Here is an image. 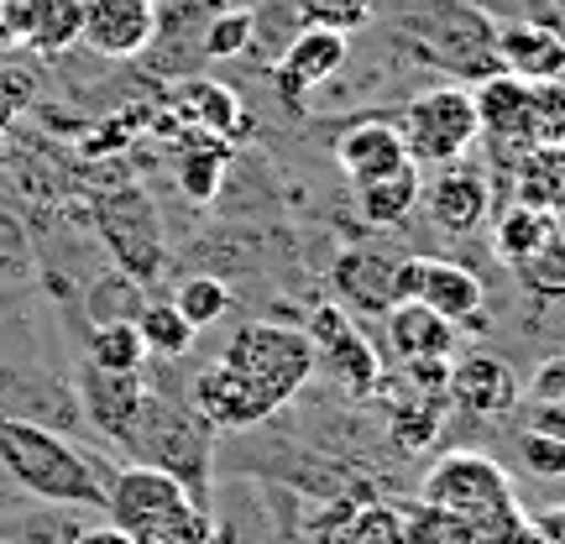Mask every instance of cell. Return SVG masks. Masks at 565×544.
I'll list each match as a JSON object with an SVG mask.
<instances>
[{
  "mask_svg": "<svg viewBox=\"0 0 565 544\" xmlns=\"http://www.w3.org/2000/svg\"><path fill=\"white\" fill-rule=\"evenodd\" d=\"M141 398H147V377L141 372H105V366H79L74 377V404L84 414V429L100 435L105 445H116L131 435V424L141 414Z\"/></svg>",
  "mask_w": 565,
  "mask_h": 544,
  "instance_id": "cell-11",
  "label": "cell"
},
{
  "mask_svg": "<svg viewBox=\"0 0 565 544\" xmlns=\"http://www.w3.org/2000/svg\"><path fill=\"white\" fill-rule=\"evenodd\" d=\"M324 544H404V508L383 498H362L335 519Z\"/></svg>",
  "mask_w": 565,
  "mask_h": 544,
  "instance_id": "cell-25",
  "label": "cell"
},
{
  "mask_svg": "<svg viewBox=\"0 0 565 544\" xmlns=\"http://www.w3.org/2000/svg\"><path fill=\"white\" fill-rule=\"evenodd\" d=\"M383 387H393V398H387V435L404 445V450H429L445 429L450 393H424V387L393 383L387 372H383Z\"/></svg>",
  "mask_w": 565,
  "mask_h": 544,
  "instance_id": "cell-20",
  "label": "cell"
},
{
  "mask_svg": "<svg viewBox=\"0 0 565 544\" xmlns=\"http://www.w3.org/2000/svg\"><path fill=\"white\" fill-rule=\"evenodd\" d=\"M189 126H200V131H210V137L242 141L252 121H246V110H242V100H236L231 84L200 79L194 89H189Z\"/></svg>",
  "mask_w": 565,
  "mask_h": 544,
  "instance_id": "cell-27",
  "label": "cell"
},
{
  "mask_svg": "<svg viewBox=\"0 0 565 544\" xmlns=\"http://www.w3.org/2000/svg\"><path fill=\"white\" fill-rule=\"evenodd\" d=\"M294 11L303 17V26H335V32H356L372 21V0H294Z\"/></svg>",
  "mask_w": 565,
  "mask_h": 544,
  "instance_id": "cell-34",
  "label": "cell"
},
{
  "mask_svg": "<svg viewBox=\"0 0 565 544\" xmlns=\"http://www.w3.org/2000/svg\"><path fill=\"white\" fill-rule=\"evenodd\" d=\"M534 529H540V540L545 544H565V503H550L540 519H534Z\"/></svg>",
  "mask_w": 565,
  "mask_h": 544,
  "instance_id": "cell-41",
  "label": "cell"
},
{
  "mask_svg": "<svg viewBox=\"0 0 565 544\" xmlns=\"http://www.w3.org/2000/svg\"><path fill=\"white\" fill-rule=\"evenodd\" d=\"M529 398H565V356H550V362L529 377Z\"/></svg>",
  "mask_w": 565,
  "mask_h": 544,
  "instance_id": "cell-39",
  "label": "cell"
},
{
  "mask_svg": "<svg viewBox=\"0 0 565 544\" xmlns=\"http://www.w3.org/2000/svg\"><path fill=\"white\" fill-rule=\"evenodd\" d=\"M424 215L435 221V231L445 236H471L487 225V210H492V179L482 173V162L471 158H456V162H440L435 179L424 183Z\"/></svg>",
  "mask_w": 565,
  "mask_h": 544,
  "instance_id": "cell-10",
  "label": "cell"
},
{
  "mask_svg": "<svg viewBox=\"0 0 565 544\" xmlns=\"http://www.w3.org/2000/svg\"><path fill=\"white\" fill-rule=\"evenodd\" d=\"M519 404H524V387L503 356L471 351L461 362H450V408H461L471 419H503Z\"/></svg>",
  "mask_w": 565,
  "mask_h": 544,
  "instance_id": "cell-13",
  "label": "cell"
},
{
  "mask_svg": "<svg viewBox=\"0 0 565 544\" xmlns=\"http://www.w3.org/2000/svg\"><path fill=\"white\" fill-rule=\"evenodd\" d=\"M252 38H257L252 11H221L204 26V58H242V53H252Z\"/></svg>",
  "mask_w": 565,
  "mask_h": 544,
  "instance_id": "cell-33",
  "label": "cell"
},
{
  "mask_svg": "<svg viewBox=\"0 0 565 544\" xmlns=\"http://www.w3.org/2000/svg\"><path fill=\"white\" fill-rule=\"evenodd\" d=\"M0 544H6V540H0Z\"/></svg>",
  "mask_w": 565,
  "mask_h": 544,
  "instance_id": "cell-43",
  "label": "cell"
},
{
  "mask_svg": "<svg viewBox=\"0 0 565 544\" xmlns=\"http://www.w3.org/2000/svg\"><path fill=\"white\" fill-rule=\"evenodd\" d=\"M303 335H309V351H315V372L330 377V383L341 387L345 398H377V387H383V356H377V345L372 335L362 330V320L341 309L335 299H324L309 309V320H303Z\"/></svg>",
  "mask_w": 565,
  "mask_h": 544,
  "instance_id": "cell-6",
  "label": "cell"
},
{
  "mask_svg": "<svg viewBox=\"0 0 565 544\" xmlns=\"http://www.w3.org/2000/svg\"><path fill=\"white\" fill-rule=\"evenodd\" d=\"M477 529L445 513V508H429V503H414L404 508V544H471Z\"/></svg>",
  "mask_w": 565,
  "mask_h": 544,
  "instance_id": "cell-31",
  "label": "cell"
},
{
  "mask_svg": "<svg viewBox=\"0 0 565 544\" xmlns=\"http://www.w3.org/2000/svg\"><path fill=\"white\" fill-rule=\"evenodd\" d=\"M419 194H424V179H419V162L404 158L393 173L383 179H366V183H351V200H356V215L377 231H393L404 225L414 210H419Z\"/></svg>",
  "mask_w": 565,
  "mask_h": 544,
  "instance_id": "cell-21",
  "label": "cell"
},
{
  "mask_svg": "<svg viewBox=\"0 0 565 544\" xmlns=\"http://www.w3.org/2000/svg\"><path fill=\"white\" fill-rule=\"evenodd\" d=\"M414 299H419L424 309H435L440 320H450L456 330H487V288H482V278L461 263L424 257L419 294H414Z\"/></svg>",
  "mask_w": 565,
  "mask_h": 544,
  "instance_id": "cell-16",
  "label": "cell"
},
{
  "mask_svg": "<svg viewBox=\"0 0 565 544\" xmlns=\"http://www.w3.org/2000/svg\"><path fill=\"white\" fill-rule=\"evenodd\" d=\"M513 200L561 221L565 215V141H534L529 152L513 158Z\"/></svg>",
  "mask_w": 565,
  "mask_h": 544,
  "instance_id": "cell-22",
  "label": "cell"
},
{
  "mask_svg": "<svg viewBox=\"0 0 565 544\" xmlns=\"http://www.w3.org/2000/svg\"><path fill=\"white\" fill-rule=\"evenodd\" d=\"M6 309H11V299H6V294H0V314H6Z\"/></svg>",
  "mask_w": 565,
  "mask_h": 544,
  "instance_id": "cell-42",
  "label": "cell"
},
{
  "mask_svg": "<svg viewBox=\"0 0 565 544\" xmlns=\"http://www.w3.org/2000/svg\"><path fill=\"white\" fill-rule=\"evenodd\" d=\"M68 544H131V534H121L110 519H100V524H84Z\"/></svg>",
  "mask_w": 565,
  "mask_h": 544,
  "instance_id": "cell-40",
  "label": "cell"
},
{
  "mask_svg": "<svg viewBox=\"0 0 565 544\" xmlns=\"http://www.w3.org/2000/svg\"><path fill=\"white\" fill-rule=\"evenodd\" d=\"M398 137H404V152L419 168H440V162L466 158L482 141L471 89H461V84H429V89H419L404 105V116H398Z\"/></svg>",
  "mask_w": 565,
  "mask_h": 544,
  "instance_id": "cell-7",
  "label": "cell"
},
{
  "mask_svg": "<svg viewBox=\"0 0 565 544\" xmlns=\"http://www.w3.org/2000/svg\"><path fill=\"white\" fill-rule=\"evenodd\" d=\"M100 513L131 534V544H215L210 503L158 466H116Z\"/></svg>",
  "mask_w": 565,
  "mask_h": 544,
  "instance_id": "cell-3",
  "label": "cell"
},
{
  "mask_svg": "<svg viewBox=\"0 0 565 544\" xmlns=\"http://www.w3.org/2000/svg\"><path fill=\"white\" fill-rule=\"evenodd\" d=\"M534 126L540 141H565V74L534 84Z\"/></svg>",
  "mask_w": 565,
  "mask_h": 544,
  "instance_id": "cell-36",
  "label": "cell"
},
{
  "mask_svg": "<svg viewBox=\"0 0 565 544\" xmlns=\"http://www.w3.org/2000/svg\"><path fill=\"white\" fill-rule=\"evenodd\" d=\"M524 429L550 435V440H565V398H529Z\"/></svg>",
  "mask_w": 565,
  "mask_h": 544,
  "instance_id": "cell-38",
  "label": "cell"
},
{
  "mask_svg": "<svg viewBox=\"0 0 565 544\" xmlns=\"http://www.w3.org/2000/svg\"><path fill=\"white\" fill-rule=\"evenodd\" d=\"M0 471L26 498L58 508H84V513H100L105 487L116 477L110 461L84 456L79 445L63 440L53 424L21 419V414H0Z\"/></svg>",
  "mask_w": 565,
  "mask_h": 544,
  "instance_id": "cell-2",
  "label": "cell"
},
{
  "mask_svg": "<svg viewBox=\"0 0 565 544\" xmlns=\"http://www.w3.org/2000/svg\"><path fill=\"white\" fill-rule=\"evenodd\" d=\"M84 26V0H32V21H26V42L32 47H68L79 42Z\"/></svg>",
  "mask_w": 565,
  "mask_h": 544,
  "instance_id": "cell-29",
  "label": "cell"
},
{
  "mask_svg": "<svg viewBox=\"0 0 565 544\" xmlns=\"http://www.w3.org/2000/svg\"><path fill=\"white\" fill-rule=\"evenodd\" d=\"M419 503L445 508L471 529L503 524L513 513H524L508 466L492 461L487 450H445V456H435L429 471L419 477Z\"/></svg>",
  "mask_w": 565,
  "mask_h": 544,
  "instance_id": "cell-5",
  "label": "cell"
},
{
  "mask_svg": "<svg viewBox=\"0 0 565 544\" xmlns=\"http://www.w3.org/2000/svg\"><path fill=\"white\" fill-rule=\"evenodd\" d=\"M330 294L356 320L362 314L383 320L387 309H393V257L372 252V246H345L341 257H335V267H330Z\"/></svg>",
  "mask_w": 565,
  "mask_h": 544,
  "instance_id": "cell-17",
  "label": "cell"
},
{
  "mask_svg": "<svg viewBox=\"0 0 565 544\" xmlns=\"http://www.w3.org/2000/svg\"><path fill=\"white\" fill-rule=\"evenodd\" d=\"M95 231H100L105 252L116 257V267L131 273L137 282H152L162 273V263H168L162 221L137 183H121V189H110V194L95 200Z\"/></svg>",
  "mask_w": 565,
  "mask_h": 544,
  "instance_id": "cell-8",
  "label": "cell"
},
{
  "mask_svg": "<svg viewBox=\"0 0 565 544\" xmlns=\"http://www.w3.org/2000/svg\"><path fill=\"white\" fill-rule=\"evenodd\" d=\"M404 137H398V121H356L345 126L341 141H335V162H341L345 183H366L383 179L404 162Z\"/></svg>",
  "mask_w": 565,
  "mask_h": 544,
  "instance_id": "cell-18",
  "label": "cell"
},
{
  "mask_svg": "<svg viewBox=\"0 0 565 544\" xmlns=\"http://www.w3.org/2000/svg\"><path fill=\"white\" fill-rule=\"evenodd\" d=\"M215 424L204 419L189 393H168V387L147 383L141 414L131 424V435L121 440V456L137 466H158L168 477H179L194 498L210 503V461H215Z\"/></svg>",
  "mask_w": 565,
  "mask_h": 544,
  "instance_id": "cell-4",
  "label": "cell"
},
{
  "mask_svg": "<svg viewBox=\"0 0 565 544\" xmlns=\"http://www.w3.org/2000/svg\"><path fill=\"white\" fill-rule=\"evenodd\" d=\"M387 324V351L398 356V362H424V356H450L456 341H461V330L450 320H440L435 309H424L419 299L408 303H393L383 314Z\"/></svg>",
  "mask_w": 565,
  "mask_h": 544,
  "instance_id": "cell-19",
  "label": "cell"
},
{
  "mask_svg": "<svg viewBox=\"0 0 565 544\" xmlns=\"http://www.w3.org/2000/svg\"><path fill=\"white\" fill-rule=\"evenodd\" d=\"M492 58L513 79H561L565 74V32L545 21H503L492 26Z\"/></svg>",
  "mask_w": 565,
  "mask_h": 544,
  "instance_id": "cell-15",
  "label": "cell"
},
{
  "mask_svg": "<svg viewBox=\"0 0 565 544\" xmlns=\"http://www.w3.org/2000/svg\"><path fill=\"white\" fill-rule=\"evenodd\" d=\"M309 377H315L309 335L278 320H252L225 341L215 362L194 372L189 398L215 424V435H231V429L267 424L278 408L299 398Z\"/></svg>",
  "mask_w": 565,
  "mask_h": 544,
  "instance_id": "cell-1",
  "label": "cell"
},
{
  "mask_svg": "<svg viewBox=\"0 0 565 544\" xmlns=\"http://www.w3.org/2000/svg\"><path fill=\"white\" fill-rule=\"evenodd\" d=\"M137 335L141 345H147V356H158V362H179V356H189L194 351V324L183 320L179 309L168 299H152L137 309Z\"/></svg>",
  "mask_w": 565,
  "mask_h": 544,
  "instance_id": "cell-26",
  "label": "cell"
},
{
  "mask_svg": "<svg viewBox=\"0 0 565 544\" xmlns=\"http://www.w3.org/2000/svg\"><path fill=\"white\" fill-rule=\"evenodd\" d=\"M84 362L105 366V372H141V366H147V345H141V335H137V320L89 324V335H84Z\"/></svg>",
  "mask_w": 565,
  "mask_h": 544,
  "instance_id": "cell-28",
  "label": "cell"
},
{
  "mask_svg": "<svg viewBox=\"0 0 565 544\" xmlns=\"http://www.w3.org/2000/svg\"><path fill=\"white\" fill-rule=\"evenodd\" d=\"M225 168H231V141L210 137V131H200V126H189L183 141L173 147V179H179V189L194 204H210L215 194H221Z\"/></svg>",
  "mask_w": 565,
  "mask_h": 544,
  "instance_id": "cell-23",
  "label": "cell"
},
{
  "mask_svg": "<svg viewBox=\"0 0 565 544\" xmlns=\"http://www.w3.org/2000/svg\"><path fill=\"white\" fill-rule=\"evenodd\" d=\"M137 309H141V282L131 278V273H121V267L89 288V314H95V324H105V320H137Z\"/></svg>",
  "mask_w": 565,
  "mask_h": 544,
  "instance_id": "cell-32",
  "label": "cell"
},
{
  "mask_svg": "<svg viewBox=\"0 0 565 544\" xmlns=\"http://www.w3.org/2000/svg\"><path fill=\"white\" fill-rule=\"evenodd\" d=\"M471 544H545L540 540V529H534V519H524V513H513V519H503V524H487L471 534Z\"/></svg>",
  "mask_w": 565,
  "mask_h": 544,
  "instance_id": "cell-37",
  "label": "cell"
},
{
  "mask_svg": "<svg viewBox=\"0 0 565 544\" xmlns=\"http://www.w3.org/2000/svg\"><path fill=\"white\" fill-rule=\"evenodd\" d=\"M471 105H477V131H482L487 147L503 162H513L519 152H529L540 141V126H534V84L529 79H513L503 68H492V74L477 79Z\"/></svg>",
  "mask_w": 565,
  "mask_h": 544,
  "instance_id": "cell-9",
  "label": "cell"
},
{
  "mask_svg": "<svg viewBox=\"0 0 565 544\" xmlns=\"http://www.w3.org/2000/svg\"><path fill=\"white\" fill-rule=\"evenodd\" d=\"M561 242V221L545 215V210H529V204H508L498 225H492V252H498V263H508L513 273L529 267L534 257H545L550 246Z\"/></svg>",
  "mask_w": 565,
  "mask_h": 544,
  "instance_id": "cell-24",
  "label": "cell"
},
{
  "mask_svg": "<svg viewBox=\"0 0 565 544\" xmlns=\"http://www.w3.org/2000/svg\"><path fill=\"white\" fill-rule=\"evenodd\" d=\"M519 461H524V471L540 477V482H565V440H550V435L524 429V435H519Z\"/></svg>",
  "mask_w": 565,
  "mask_h": 544,
  "instance_id": "cell-35",
  "label": "cell"
},
{
  "mask_svg": "<svg viewBox=\"0 0 565 544\" xmlns=\"http://www.w3.org/2000/svg\"><path fill=\"white\" fill-rule=\"evenodd\" d=\"M345 53H351L345 32H335V26H299V32L288 38V47L278 53V63H273L278 95L288 105H299L309 89H320V84H330L341 74Z\"/></svg>",
  "mask_w": 565,
  "mask_h": 544,
  "instance_id": "cell-12",
  "label": "cell"
},
{
  "mask_svg": "<svg viewBox=\"0 0 565 544\" xmlns=\"http://www.w3.org/2000/svg\"><path fill=\"white\" fill-rule=\"evenodd\" d=\"M158 32V6L152 0H84L79 42L100 58H137Z\"/></svg>",
  "mask_w": 565,
  "mask_h": 544,
  "instance_id": "cell-14",
  "label": "cell"
},
{
  "mask_svg": "<svg viewBox=\"0 0 565 544\" xmlns=\"http://www.w3.org/2000/svg\"><path fill=\"white\" fill-rule=\"evenodd\" d=\"M168 303H173L194 330H210V324H221V314L231 309V288H225L221 278H210V273H194V278H183L179 288H173Z\"/></svg>",
  "mask_w": 565,
  "mask_h": 544,
  "instance_id": "cell-30",
  "label": "cell"
}]
</instances>
